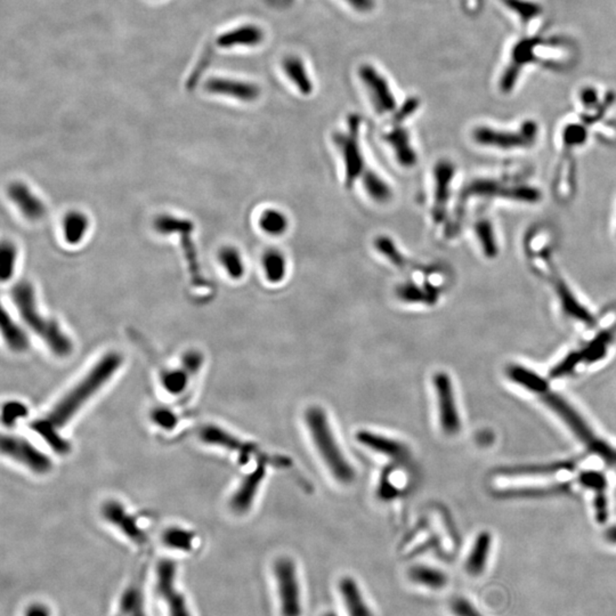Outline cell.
I'll return each mask as SVG.
<instances>
[{
    "mask_svg": "<svg viewBox=\"0 0 616 616\" xmlns=\"http://www.w3.org/2000/svg\"><path fill=\"white\" fill-rule=\"evenodd\" d=\"M613 335L610 331L599 333L588 346L582 351L583 361L588 363L597 362L604 357L608 351V345L612 342Z\"/></svg>",
    "mask_w": 616,
    "mask_h": 616,
    "instance_id": "obj_41",
    "label": "cell"
},
{
    "mask_svg": "<svg viewBox=\"0 0 616 616\" xmlns=\"http://www.w3.org/2000/svg\"><path fill=\"white\" fill-rule=\"evenodd\" d=\"M264 273L267 281L278 284L283 281L287 275V259L281 251L269 249L262 258Z\"/></svg>",
    "mask_w": 616,
    "mask_h": 616,
    "instance_id": "obj_30",
    "label": "cell"
},
{
    "mask_svg": "<svg viewBox=\"0 0 616 616\" xmlns=\"http://www.w3.org/2000/svg\"><path fill=\"white\" fill-rule=\"evenodd\" d=\"M18 250L12 242L4 241L0 247V278L1 282H7L12 278L15 269Z\"/></svg>",
    "mask_w": 616,
    "mask_h": 616,
    "instance_id": "obj_40",
    "label": "cell"
},
{
    "mask_svg": "<svg viewBox=\"0 0 616 616\" xmlns=\"http://www.w3.org/2000/svg\"><path fill=\"white\" fill-rule=\"evenodd\" d=\"M12 298L25 324L49 346L53 353L60 357L71 354L72 342L55 321L40 314L34 287L29 282L22 281L14 285Z\"/></svg>",
    "mask_w": 616,
    "mask_h": 616,
    "instance_id": "obj_2",
    "label": "cell"
},
{
    "mask_svg": "<svg viewBox=\"0 0 616 616\" xmlns=\"http://www.w3.org/2000/svg\"><path fill=\"white\" fill-rule=\"evenodd\" d=\"M168 414V410H161L157 413L154 414V420L157 421L158 423H160L162 427H172V425H175V417L174 416H169V417L167 418L166 416Z\"/></svg>",
    "mask_w": 616,
    "mask_h": 616,
    "instance_id": "obj_55",
    "label": "cell"
},
{
    "mask_svg": "<svg viewBox=\"0 0 616 616\" xmlns=\"http://www.w3.org/2000/svg\"><path fill=\"white\" fill-rule=\"evenodd\" d=\"M338 591L347 616H376L359 582L354 577L347 575L342 577L339 580Z\"/></svg>",
    "mask_w": 616,
    "mask_h": 616,
    "instance_id": "obj_15",
    "label": "cell"
},
{
    "mask_svg": "<svg viewBox=\"0 0 616 616\" xmlns=\"http://www.w3.org/2000/svg\"><path fill=\"white\" fill-rule=\"evenodd\" d=\"M580 483L583 487L593 489L596 492H604L608 487V480L604 475L597 471H584L580 475Z\"/></svg>",
    "mask_w": 616,
    "mask_h": 616,
    "instance_id": "obj_46",
    "label": "cell"
},
{
    "mask_svg": "<svg viewBox=\"0 0 616 616\" xmlns=\"http://www.w3.org/2000/svg\"><path fill=\"white\" fill-rule=\"evenodd\" d=\"M153 226L154 230L162 236L179 234L190 271L191 282L198 288L209 287L210 283L201 271L197 249L194 245V224L185 218L175 217L172 214H160L154 219Z\"/></svg>",
    "mask_w": 616,
    "mask_h": 616,
    "instance_id": "obj_5",
    "label": "cell"
},
{
    "mask_svg": "<svg viewBox=\"0 0 616 616\" xmlns=\"http://www.w3.org/2000/svg\"><path fill=\"white\" fill-rule=\"evenodd\" d=\"M115 616H128V601L124 595L121 597L120 605Z\"/></svg>",
    "mask_w": 616,
    "mask_h": 616,
    "instance_id": "obj_56",
    "label": "cell"
},
{
    "mask_svg": "<svg viewBox=\"0 0 616 616\" xmlns=\"http://www.w3.org/2000/svg\"><path fill=\"white\" fill-rule=\"evenodd\" d=\"M357 438L361 444L392 459L403 460L408 456V449L401 442L395 441L393 438L368 430L357 432Z\"/></svg>",
    "mask_w": 616,
    "mask_h": 616,
    "instance_id": "obj_19",
    "label": "cell"
},
{
    "mask_svg": "<svg viewBox=\"0 0 616 616\" xmlns=\"http://www.w3.org/2000/svg\"><path fill=\"white\" fill-rule=\"evenodd\" d=\"M205 89L212 94L230 96L243 102H252L259 97L260 89L249 82L234 79L212 78L205 82Z\"/></svg>",
    "mask_w": 616,
    "mask_h": 616,
    "instance_id": "obj_16",
    "label": "cell"
},
{
    "mask_svg": "<svg viewBox=\"0 0 616 616\" xmlns=\"http://www.w3.org/2000/svg\"><path fill=\"white\" fill-rule=\"evenodd\" d=\"M359 120L357 115L349 118V130L348 133H337L333 136L335 146L342 153L345 166V186L353 188L354 183L363 175L364 169V159L359 148Z\"/></svg>",
    "mask_w": 616,
    "mask_h": 616,
    "instance_id": "obj_8",
    "label": "cell"
},
{
    "mask_svg": "<svg viewBox=\"0 0 616 616\" xmlns=\"http://www.w3.org/2000/svg\"><path fill=\"white\" fill-rule=\"evenodd\" d=\"M419 105L420 103L417 98H410V100L406 101L404 103V105L402 106V109L396 112L395 117H394V122L395 124H401L406 117L413 115L416 110L419 108Z\"/></svg>",
    "mask_w": 616,
    "mask_h": 616,
    "instance_id": "obj_50",
    "label": "cell"
},
{
    "mask_svg": "<svg viewBox=\"0 0 616 616\" xmlns=\"http://www.w3.org/2000/svg\"><path fill=\"white\" fill-rule=\"evenodd\" d=\"M154 595L165 605L167 616H193L188 599L177 586V566L169 559L157 565Z\"/></svg>",
    "mask_w": 616,
    "mask_h": 616,
    "instance_id": "obj_7",
    "label": "cell"
},
{
    "mask_svg": "<svg viewBox=\"0 0 616 616\" xmlns=\"http://www.w3.org/2000/svg\"><path fill=\"white\" fill-rule=\"evenodd\" d=\"M283 68L287 76L302 95L312 94L313 82L308 77L307 70L302 63V60L298 58H285L283 62Z\"/></svg>",
    "mask_w": 616,
    "mask_h": 616,
    "instance_id": "obj_32",
    "label": "cell"
},
{
    "mask_svg": "<svg viewBox=\"0 0 616 616\" xmlns=\"http://www.w3.org/2000/svg\"><path fill=\"white\" fill-rule=\"evenodd\" d=\"M553 284H555V291L560 300L563 309L568 316L573 317L575 320L580 321L582 323L588 324V326L595 323V317L592 316L590 312L577 300L573 291L568 288L567 284L565 283L562 278H556Z\"/></svg>",
    "mask_w": 616,
    "mask_h": 616,
    "instance_id": "obj_23",
    "label": "cell"
},
{
    "mask_svg": "<svg viewBox=\"0 0 616 616\" xmlns=\"http://www.w3.org/2000/svg\"><path fill=\"white\" fill-rule=\"evenodd\" d=\"M508 377L516 384L520 385L533 393L546 395L549 393V384L544 378L537 375L530 368L522 366H511L507 370Z\"/></svg>",
    "mask_w": 616,
    "mask_h": 616,
    "instance_id": "obj_28",
    "label": "cell"
},
{
    "mask_svg": "<svg viewBox=\"0 0 616 616\" xmlns=\"http://www.w3.org/2000/svg\"><path fill=\"white\" fill-rule=\"evenodd\" d=\"M359 77L368 87L376 110L381 115L395 111L396 100L386 79L371 65H363L359 69Z\"/></svg>",
    "mask_w": 616,
    "mask_h": 616,
    "instance_id": "obj_12",
    "label": "cell"
},
{
    "mask_svg": "<svg viewBox=\"0 0 616 616\" xmlns=\"http://www.w3.org/2000/svg\"><path fill=\"white\" fill-rule=\"evenodd\" d=\"M396 296L409 304L432 306L439 300L441 291L437 288L432 287V284L420 287L413 282H405L396 288Z\"/></svg>",
    "mask_w": 616,
    "mask_h": 616,
    "instance_id": "obj_26",
    "label": "cell"
},
{
    "mask_svg": "<svg viewBox=\"0 0 616 616\" xmlns=\"http://www.w3.org/2000/svg\"><path fill=\"white\" fill-rule=\"evenodd\" d=\"M259 226L269 236H282L288 231L289 219L278 209H266L260 214Z\"/></svg>",
    "mask_w": 616,
    "mask_h": 616,
    "instance_id": "obj_35",
    "label": "cell"
},
{
    "mask_svg": "<svg viewBox=\"0 0 616 616\" xmlns=\"http://www.w3.org/2000/svg\"><path fill=\"white\" fill-rule=\"evenodd\" d=\"M614 101H615V97H614V94H608L606 96V100L604 101L603 104H598V105L596 106V111L591 115H586L583 117V121L586 122V124H595L599 119L603 118V115L606 113L608 108H610L612 104H613Z\"/></svg>",
    "mask_w": 616,
    "mask_h": 616,
    "instance_id": "obj_49",
    "label": "cell"
},
{
    "mask_svg": "<svg viewBox=\"0 0 616 616\" xmlns=\"http://www.w3.org/2000/svg\"><path fill=\"white\" fill-rule=\"evenodd\" d=\"M346 1L359 12H370L375 6L373 0H346Z\"/></svg>",
    "mask_w": 616,
    "mask_h": 616,
    "instance_id": "obj_54",
    "label": "cell"
},
{
    "mask_svg": "<svg viewBox=\"0 0 616 616\" xmlns=\"http://www.w3.org/2000/svg\"><path fill=\"white\" fill-rule=\"evenodd\" d=\"M582 352H573V353L568 354L567 357H565L563 361H560L550 371V377L562 378L565 377V376H568L575 370V368L579 366V363L582 362Z\"/></svg>",
    "mask_w": 616,
    "mask_h": 616,
    "instance_id": "obj_44",
    "label": "cell"
},
{
    "mask_svg": "<svg viewBox=\"0 0 616 616\" xmlns=\"http://www.w3.org/2000/svg\"><path fill=\"white\" fill-rule=\"evenodd\" d=\"M305 421L317 452L333 477L342 483L353 482L355 471L335 441L333 429L330 426L323 409L319 406L308 408L306 411Z\"/></svg>",
    "mask_w": 616,
    "mask_h": 616,
    "instance_id": "obj_3",
    "label": "cell"
},
{
    "mask_svg": "<svg viewBox=\"0 0 616 616\" xmlns=\"http://www.w3.org/2000/svg\"><path fill=\"white\" fill-rule=\"evenodd\" d=\"M0 326L4 338L6 340L9 348L15 352H25L29 347V339L25 331L13 321L12 317L7 314L5 309L1 311L0 317Z\"/></svg>",
    "mask_w": 616,
    "mask_h": 616,
    "instance_id": "obj_29",
    "label": "cell"
},
{
    "mask_svg": "<svg viewBox=\"0 0 616 616\" xmlns=\"http://www.w3.org/2000/svg\"><path fill=\"white\" fill-rule=\"evenodd\" d=\"M1 452L38 474H45L51 469V461L49 456L31 444L30 442L25 441V438L4 435L1 437Z\"/></svg>",
    "mask_w": 616,
    "mask_h": 616,
    "instance_id": "obj_10",
    "label": "cell"
},
{
    "mask_svg": "<svg viewBox=\"0 0 616 616\" xmlns=\"http://www.w3.org/2000/svg\"><path fill=\"white\" fill-rule=\"evenodd\" d=\"M23 616H51V610L44 604H32L25 610Z\"/></svg>",
    "mask_w": 616,
    "mask_h": 616,
    "instance_id": "obj_53",
    "label": "cell"
},
{
    "mask_svg": "<svg viewBox=\"0 0 616 616\" xmlns=\"http://www.w3.org/2000/svg\"><path fill=\"white\" fill-rule=\"evenodd\" d=\"M322 616H339V615H337V614H335V612H333V610H328V612H326V613H324L323 615H322Z\"/></svg>",
    "mask_w": 616,
    "mask_h": 616,
    "instance_id": "obj_58",
    "label": "cell"
},
{
    "mask_svg": "<svg viewBox=\"0 0 616 616\" xmlns=\"http://www.w3.org/2000/svg\"><path fill=\"white\" fill-rule=\"evenodd\" d=\"M409 580L423 589L439 591L447 588L449 577L439 568L428 565H414L408 571Z\"/></svg>",
    "mask_w": 616,
    "mask_h": 616,
    "instance_id": "obj_22",
    "label": "cell"
},
{
    "mask_svg": "<svg viewBox=\"0 0 616 616\" xmlns=\"http://www.w3.org/2000/svg\"><path fill=\"white\" fill-rule=\"evenodd\" d=\"M605 537H606L608 541H610L612 544H616V526H613V527L608 529V532L605 533Z\"/></svg>",
    "mask_w": 616,
    "mask_h": 616,
    "instance_id": "obj_57",
    "label": "cell"
},
{
    "mask_svg": "<svg viewBox=\"0 0 616 616\" xmlns=\"http://www.w3.org/2000/svg\"><path fill=\"white\" fill-rule=\"evenodd\" d=\"M475 232L485 257L489 259L496 258L499 254V245L492 223L485 218L480 219L475 225Z\"/></svg>",
    "mask_w": 616,
    "mask_h": 616,
    "instance_id": "obj_36",
    "label": "cell"
},
{
    "mask_svg": "<svg viewBox=\"0 0 616 616\" xmlns=\"http://www.w3.org/2000/svg\"><path fill=\"white\" fill-rule=\"evenodd\" d=\"M162 542L170 549L188 553L193 549L194 535L185 530L169 529L163 533Z\"/></svg>",
    "mask_w": 616,
    "mask_h": 616,
    "instance_id": "obj_39",
    "label": "cell"
},
{
    "mask_svg": "<svg viewBox=\"0 0 616 616\" xmlns=\"http://www.w3.org/2000/svg\"><path fill=\"white\" fill-rule=\"evenodd\" d=\"M540 38H522L511 51V63L506 68L500 79V91L509 94L516 86L520 72L524 67L535 60V49L540 45Z\"/></svg>",
    "mask_w": 616,
    "mask_h": 616,
    "instance_id": "obj_11",
    "label": "cell"
},
{
    "mask_svg": "<svg viewBox=\"0 0 616 616\" xmlns=\"http://www.w3.org/2000/svg\"><path fill=\"white\" fill-rule=\"evenodd\" d=\"M280 616L302 615V592L297 565L289 557L276 559L273 566Z\"/></svg>",
    "mask_w": 616,
    "mask_h": 616,
    "instance_id": "obj_6",
    "label": "cell"
},
{
    "mask_svg": "<svg viewBox=\"0 0 616 616\" xmlns=\"http://www.w3.org/2000/svg\"><path fill=\"white\" fill-rule=\"evenodd\" d=\"M511 186L507 188L499 181L491 179H477L471 181L463 191V197H509Z\"/></svg>",
    "mask_w": 616,
    "mask_h": 616,
    "instance_id": "obj_34",
    "label": "cell"
},
{
    "mask_svg": "<svg viewBox=\"0 0 616 616\" xmlns=\"http://www.w3.org/2000/svg\"><path fill=\"white\" fill-rule=\"evenodd\" d=\"M163 386L174 393H179L186 386V376L181 371L170 372L163 377Z\"/></svg>",
    "mask_w": 616,
    "mask_h": 616,
    "instance_id": "obj_48",
    "label": "cell"
},
{
    "mask_svg": "<svg viewBox=\"0 0 616 616\" xmlns=\"http://www.w3.org/2000/svg\"><path fill=\"white\" fill-rule=\"evenodd\" d=\"M122 357L118 353H108L87 372L72 390L63 396L47 416L31 423V428L49 443L58 454H65L70 451V444L58 434L62 427L78 412L79 409L91 399V396L105 385L121 366Z\"/></svg>",
    "mask_w": 616,
    "mask_h": 616,
    "instance_id": "obj_1",
    "label": "cell"
},
{
    "mask_svg": "<svg viewBox=\"0 0 616 616\" xmlns=\"http://www.w3.org/2000/svg\"><path fill=\"white\" fill-rule=\"evenodd\" d=\"M586 128L582 124H571L565 127L563 131V141L565 146H580L586 141Z\"/></svg>",
    "mask_w": 616,
    "mask_h": 616,
    "instance_id": "obj_45",
    "label": "cell"
},
{
    "mask_svg": "<svg viewBox=\"0 0 616 616\" xmlns=\"http://www.w3.org/2000/svg\"><path fill=\"white\" fill-rule=\"evenodd\" d=\"M492 538L489 532H482L475 540L468 558L466 560V572L471 577H478L485 571Z\"/></svg>",
    "mask_w": 616,
    "mask_h": 616,
    "instance_id": "obj_27",
    "label": "cell"
},
{
    "mask_svg": "<svg viewBox=\"0 0 616 616\" xmlns=\"http://www.w3.org/2000/svg\"><path fill=\"white\" fill-rule=\"evenodd\" d=\"M604 492L597 493L595 498L596 517L599 522H605L608 520V503H606Z\"/></svg>",
    "mask_w": 616,
    "mask_h": 616,
    "instance_id": "obj_52",
    "label": "cell"
},
{
    "mask_svg": "<svg viewBox=\"0 0 616 616\" xmlns=\"http://www.w3.org/2000/svg\"><path fill=\"white\" fill-rule=\"evenodd\" d=\"M218 259L231 278L238 280L245 275V263L238 249L224 247L218 254Z\"/></svg>",
    "mask_w": 616,
    "mask_h": 616,
    "instance_id": "obj_37",
    "label": "cell"
},
{
    "mask_svg": "<svg viewBox=\"0 0 616 616\" xmlns=\"http://www.w3.org/2000/svg\"><path fill=\"white\" fill-rule=\"evenodd\" d=\"M375 245L378 251L380 254L384 255L386 258H388L394 265L397 266L399 269L408 267V260L399 252L393 240L390 239L388 236H378V239H376Z\"/></svg>",
    "mask_w": 616,
    "mask_h": 616,
    "instance_id": "obj_42",
    "label": "cell"
},
{
    "mask_svg": "<svg viewBox=\"0 0 616 616\" xmlns=\"http://www.w3.org/2000/svg\"><path fill=\"white\" fill-rule=\"evenodd\" d=\"M450 608L454 616H483L480 610L465 597H456L452 599Z\"/></svg>",
    "mask_w": 616,
    "mask_h": 616,
    "instance_id": "obj_47",
    "label": "cell"
},
{
    "mask_svg": "<svg viewBox=\"0 0 616 616\" xmlns=\"http://www.w3.org/2000/svg\"><path fill=\"white\" fill-rule=\"evenodd\" d=\"M363 186L366 188V193L372 200L378 203H386L392 199L393 192L390 185L384 179H381L377 172L372 170H366L363 172Z\"/></svg>",
    "mask_w": 616,
    "mask_h": 616,
    "instance_id": "obj_33",
    "label": "cell"
},
{
    "mask_svg": "<svg viewBox=\"0 0 616 616\" xmlns=\"http://www.w3.org/2000/svg\"><path fill=\"white\" fill-rule=\"evenodd\" d=\"M580 101L586 109H592L598 105V93L593 87L583 88L580 93Z\"/></svg>",
    "mask_w": 616,
    "mask_h": 616,
    "instance_id": "obj_51",
    "label": "cell"
},
{
    "mask_svg": "<svg viewBox=\"0 0 616 616\" xmlns=\"http://www.w3.org/2000/svg\"><path fill=\"white\" fill-rule=\"evenodd\" d=\"M264 477H265V469L263 466L257 467L251 474L245 476L231 500V507L233 508V511L238 513H243L249 511Z\"/></svg>",
    "mask_w": 616,
    "mask_h": 616,
    "instance_id": "obj_20",
    "label": "cell"
},
{
    "mask_svg": "<svg viewBox=\"0 0 616 616\" xmlns=\"http://www.w3.org/2000/svg\"><path fill=\"white\" fill-rule=\"evenodd\" d=\"M200 438L208 444L219 445L225 447L227 450L238 452L242 459L248 461L251 452L254 451L252 447L242 443L238 438L231 435L222 428L214 426H205L200 432Z\"/></svg>",
    "mask_w": 616,
    "mask_h": 616,
    "instance_id": "obj_21",
    "label": "cell"
},
{
    "mask_svg": "<svg viewBox=\"0 0 616 616\" xmlns=\"http://www.w3.org/2000/svg\"><path fill=\"white\" fill-rule=\"evenodd\" d=\"M434 390L437 399L442 429L447 435H456L461 429V420L456 404L450 376L445 372H437L434 376Z\"/></svg>",
    "mask_w": 616,
    "mask_h": 616,
    "instance_id": "obj_9",
    "label": "cell"
},
{
    "mask_svg": "<svg viewBox=\"0 0 616 616\" xmlns=\"http://www.w3.org/2000/svg\"><path fill=\"white\" fill-rule=\"evenodd\" d=\"M544 401L555 413L558 414L560 419L573 432L574 435L583 442L593 454L601 456L605 461L616 463L615 451L604 441L596 437L595 432H592L588 423L564 399L549 392L544 395Z\"/></svg>",
    "mask_w": 616,
    "mask_h": 616,
    "instance_id": "obj_4",
    "label": "cell"
},
{
    "mask_svg": "<svg viewBox=\"0 0 616 616\" xmlns=\"http://www.w3.org/2000/svg\"><path fill=\"white\" fill-rule=\"evenodd\" d=\"M473 139L480 146L500 150H515V148H529L532 143L524 136L522 130L516 133L507 130H498L487 126H480L473 131Z\"/></svg>",
    "mask_w": 616,
    "mask_h": 616,
    "instance_id": "obj_14",
    "label": "cell"
},
{
    "mask_svg": "<svg viewBox=\"0 0 616 616\" xmlns=\"http://www.w3.org/2000/svg\"><path fill=\"white\" fill-rule=\"evenodd\" d=\"M7 194L27 219L39 221L45 216L46 208L43 201L21 181H14L9 185Z\"/></svg>",
    "mask_w": 616,
    "mask_h": 616,
    "instance_id": "obj_17",
    "label": "cell"
},
{
    "mask_svg": "<svg viewBox=\"0 0 616 616\" xmlns=\"http://www.w3.org/2000/svg\"><path fill=\"white\" fill-rule=\"evenodd\" d=\"M503 4L508 8L516 13L522 18L524 23L532 21L533 18L541 14V6L533 1L526 0H503Z\"/></svg>",
    "mask_w": 616,
    "mask_h": 616,
    "instance_id": "obj_43",
    "label": "cell"
},
{
    "mask_svg": "<svg viewBox=\"0 0 616 616\" xmlns=\"http://www.w3.org/2000/svg\"><path fill=\"white\" fill-rule=\"evenodd\" d=\"M89 227V221L85 214L71 212L63 221L64 239L70 245H78L85 238Z\"/></svg>",
    "mask_w": 616,
    "mask_h": 616,
    "instance_id": "obj_31",
    "label": "cell"
},
{
    "mask_svg": "<svg viewBox=\"0 0 616 616\" xmlns=\"http://www.w3.org/2000/svg\"><path fill=\"white\" fill-rule=\"evenodd\" d=\"M103 513H104L106 520L111 522L113 525L117 526L127 538L133 541L134 544H144L148 541L144 532L139 529L136 522L124 511L122 506L119 505L117 502H109L104 507Z\"/></svg>",
    "mask_w": 616,
    "mask_h": 616,
    "instance_id": "obj_18",
    "label": "cell"
},
{
    "mask_svg": "<svg viewBox=\"0 0 616 616\" xmlns=\"http://www.w3.org/2000/svg\"><path fill=\"white\" fill-rule=\"evenodd\" d=\"M264 32L256 25H243L231 31H226L216 40L218 47L232 49L236 46H255L262 43Z\"/></svg>",
    "mask_w": 616,
    "mask_h": 616,
    "instance_id": "obj_25",
    "label": "cell"
},
{
    "mask_svg": "<svg viewBox=\"0 0 616 616\" xmlns=\"http://www.w3.org/2000/svg\"><path fill=\"white\" fill-rule=\"evenodd\" d=\"M456 175V167L449 160H441L434 168L435 193L432 205V218L436 223H442L447 216V207L450 200L451 186Z\"/></svg>",
    "mask_w": 616,
    "mask_h": 616,
    "instance_id": "obj_13",
    "label": "cell"
},
{
    "mask_svg": "<svg viewBox=\"0 0 616 616\" xmlns=\"http://www.w3.org/2000/svg\"><path fill=\"white\" fill-rule=\"evenodd\" d=\"M386 142L392 146L396 159L401 166L412 168L418 162V155L414 151L410 135L403 127H396L385 136Z\"/></svg>",
    "mask_w": 616,
    "mask_h": 616,
    "instance_id": "obj_24",
    "label": "cell"
},
{
    "mask_svg": "<svg viewBox=\"0 0 616 616\" xmlns=\"http://www.w3.org/2000/svg\"><path fill=\"white\" fill-rule=\"evenodd\" d=\"M122 595L128 601V616H148L142 581L131 583Z\"/></svg>",
    "mask_w": 616,
    "mask_h": 616,
    "instance_id": "obj_38",
    "label": "cell"
}]
</instances>
